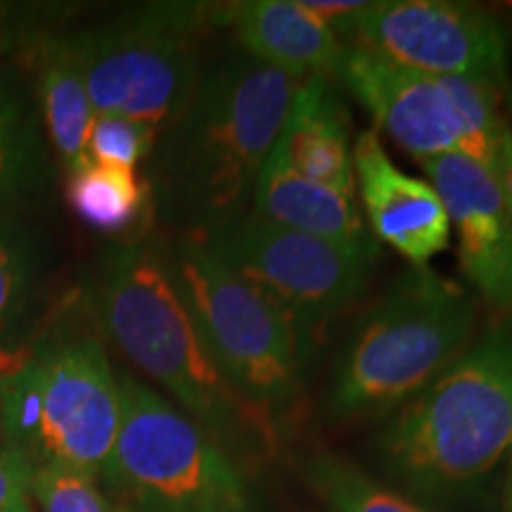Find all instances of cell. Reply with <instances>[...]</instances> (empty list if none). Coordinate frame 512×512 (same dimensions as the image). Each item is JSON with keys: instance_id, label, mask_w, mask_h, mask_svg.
Returning a JSON list of instances; mask_svg holds the SVG:
<instances>
[{"instance_id": "9a60e30c", "label": "cell", "mask_w": 512, "mask_h": 512, "mask_svg": "<svg viewBox=\"0 0 512 512\" xmlns=\"http://www.w3.org/2000/svg\"><path fill=\"white\" fill-rule=\"evenodd\" d=\"M273 152L297 174L356 195L349 114L330 79L299 83Z\"/></svg>"}, {"instance_id": "ba28073f", "label": "cell", "mask_w": 512, "mask_h": 512, "mask_svg": "<svg viewBox=\"0 0 512 512\" xmlns=\"http://www.w3.org/2000/svg\"><path fill=\"white\" fill-rule=\"evenodd\" d=\"M337 81L418 162L463 155L496 171L512 155V126L494 88L415 72L363 46L344 50Z\"/></svg>"}, {"instance_id": "8fae6325", "label": "cell", "mask_w": 512, "mask_h": 512, "mask_svg": "<svg viewBox=\"0 0 512 512\" xmlns=\"http://www.w3.org/2000/svg\"><path fill=\"white\" fill-rule=\"evenodd\" d=\"M41 392L27 458L62 463L100 477L121 422L119 380L95 335L67 337L36 356Z\"/></svg>"}, {"instance_id": "30bf717a", "label": "cell", "mask_w": 512, "mask_h": 512, "mask_svg": "<svg viewBox=\"0 0 512 512\" xmlns=\"http://www.w3.org/2000/svg\"><path fill=\"white\" fill-rule=\"evenodd\" d=\"M351 46L415 72L465 79L510 93L508 24L496 12L456 0H377Z\"/></svg>"}, {"instance_id": "52a82bcc", "label": "cell", "mask_w": 512, "mask_h": 512, "mask_svg": "<svg viewBox=\"0 0 512 512\" xmlns=\"http://www.w3.org/2000/svg\"><path fill=\"white\" fill-rule=\"evenodd\" d=\"M209 3H152L67 36L95 114H119L166 131L200 83L197 53Z\"/></svg>"}, {"instance_id": "3957f363", "label": "cell", "mask_w": 512, "mask_h": 512, "mask_svg": "<svg viewBox=\"0 0 512 512\" xmlns=\"http://www.w3.org/2000/svg\"><path fill=\"white\" fill-rule=\"evenodd\" d=\"M512 448V313H498L430 387L389 415L377 453L425 498L472 494Z\"/></svg>"}, {"instance_id": "9c48e42d", "label": "cell", "mask_w": 512, "mask_h": 512, "mask_svg": "<svg viewBox=\"0 0 512 512\" xmlns=\"http://www.w3.org/2000/svg\"><path fill=\"white\" fill-rule=\"evenodd\" d=\"M195 238L266 294L309 344L325 323L366 294L380 254L377 245H342L254 214Z\"/></svg>"}, {"instance_id": "5b68a950", "label": "cell", "mask_w": 512, "mask_h": 512, "mask_svg": "<svg viewBox=\"0 0 512 512\" xmlns=\"http://www.w3.org/2000/svg\"><path fill=\"white\" fill-rule=\"evenodd\" d=\"M121 422L100 484L117 512H247L240 467L136 377H121Z\"/></svg>"}, {"instance_id": "4fadbf2b", "label": "cell", "mask_w": 512, "mask_h": 512, "mask_svg": "<svg viewBox=\"0 0 512 512\" xmlns=\"http://www.w3.org/2000/svg\"><path fill=\"white\" fill-rule=\"evenodd\" d=\"M354 178L377 242L406 256L411 266H427L448 247L451 221L439 192L430 181L403 174L375 128L354 140Z\"/></svg>"}, {"instance_id": "d6986e66", "label": "cell", "mask_w": 512, "mask_h": 512, "mask_svg": "<svg viewBox=\"0 0 512 512\" xmlns=\"http://www.w3.org/2000/svg\"><path fill=\"white\" fill-rule=\"evenodd\" d=\"M150 188L136 171L88 164L69 176L67 200L76 219L100 233H126L143 216Z\"/></svg>"}, {"instance_id": "7a4b0ae2", "label": "cell", "mask_w": 512, "mask_h": 512, "mask_svg": "<svg viewBox=\"0 0 512 512\" xmlns=\"http://www.w3.org/2000/svg\"><path fill=\"white\" fill-rule=\"evenodd\" d=\"M100 320L136 368L164 387L230 458H271L275 418L235 392L183 302L169 261L145 242L107 259L98 290Z\"/></svg>"}, {"instance_id": "e0dca14e", "label": "cell", "mask_w": 512, "mask_h": 512, "mask_svg": "<svg viewBox=\"0 0 512 512\" xmlns=\"http://www.w3.org/2000/svg\"><path fill=\"white\" fill-rule=\"evenodd\" d=\"M36 53L43 126L72 176L93 164L88 157V131L95 119L91 95L67 36L46 38Z\"/></svg>"}, {"instance_id": "7402d4cb", "label": "cell", "mask_w": 512, "mask_h": 512, "mask_svg": "<svg viewBox=\"0 0 512 512\" xmlns=\"http://www.w3.org/2000/svg\"><path fill=\"white\" fill-rule=\"evenodd\" d=\"M159 133L136 119L119 114H95L88 131V157L93 164L136 171V166L155 150Z\"/></svg>"}, {"instance_id": "5bb4252c", "label": "cell", "mask_w": 512, "mask_h": 512, "mask_svg": "<svg viewBox=\"0 0 512 512\" xmlns=\"http://www.w3.org/2000/svg\"><path fill=\"white\" fill-rule=\"evenodd\" d=\"M211 24L230 29L240 53L304 81H335L347 43L304 0H238L211 5Z\"/></svg>"}, {"instance_id": "ffe728a7", "label": "cell", "mask_w": 512, "mask_h": 512, "mask_svg": "<svg viewBox=\"0 0 512 512\" xmlns=\"http://www.w3.org/2000/svg\"><path fill=\"white\" fill-rule=\"evenodd\" d=\"M311 489L328 512H427L344 460L323 456L306 467Z\"/></svg>"}, {"instance_id": "277c9868", "label": "cell", "mask_w": 512, "mask_h": 512, "mask_svg": "<svg viewBox=\"0 0 512 512\" xmlns=\"http://www.w3.org/2000/svg\"><path fill=\"white\" fill-rule=\"evenodd\" d=\"M477 332V306L465 287L430 266H411L339 356L330 413L344 420L392 415L460 358Z\"/></svg>"}, {"instance_id": "d4e9b609", "label": "cell", "mask_w": 512, "mask_h": 512, "mask_svg": "<svg viewBox=\"0 0 512 512\" xmlns=\"http://www.w3.org/2000/svg\"><path fill=\"white\" fill-rule=\"evenodd\" d=\"M306 8H309L318 19H323L328 27L339 36V41H344L351 46L356 38L358 24L366 17L370 10L368 0H304Z\"/></svg>"}, {"instance_id": "7c38bea8", "label": "cell", "mask_w": 512, "mask_h": 512, "mask_svg": "<svg viewBox=\"0 0 512 512\" xmlns=\"http://www.w3.org/2000/svg\"><path fill=\"white\" fill-rule=\"evenodd\" d=\"M458 238V264L486 304L512 313V204L482 166L463 155L420 162Z\"/></svg>"}, {"instance_id": "44dd1931", "label": "cell", "mask_w": 512, "mask_h": 512, "mask_svg": "<svg viewBox=\"0 0 512 512\" xmlns=\"http://www.w3.org/2000/svg\"><path fill=\"white\" fill-rule=\"evenodd\" d=\"M31 498L38 512H117L98 475L62 463L34 467Z\"/></svg>"}, {"instance_id": "cb8c5ba5", "label": "cell", "mask_w": 512, "mask_h": 512, "mask_svg": "<svg viewBox=\"0 0 512 512\" xmlns=\"http://www.w3.org/2000/svg\"><path fill=\"white\" fill-rule=\"evenodd\" d=\"M34 463L8 444H0V510L31 512Z\"/></svg>"}, {"instance_id": "603a6c76", "label": "cell", "mask_w": 512, "mask_h": 512, "mask_svg": "<svg viewBox=\"0 0 512 512\" xmlns=\"http://www.w3.org/2000/svg\"><path fill=\"white\" fill-rule=\"evenodd\" d=\"M34 273V240L8 216H0V330L22 311Z\"/></svg>"}, {"instance_id": "83f0119b", "label": "cell", "mask_w": 512, "mask_h": 512, "mask_svg": "<svg viewBox=\"0 0 512 512\" xmlns=\"http://www.w3.org/2000/svg\"><path fill=\"white\" fill-rule=\"evenodd\" d=\"M0 512H15V510H0Z\"/></svg>"}, {"instance_id": "8992f818", "label": "cell", "mask_w": 512, "mask_h": 512, "mask_svg": "<svg viewBox=\"0 0 512 512\" xmlns=\"http://www.w3.org/2000/svg\"><path fill=\"white\" fill-rule=\"evenodd\" d=\"M166 261L235 392L271 418L290 408L302 392L311 354L292 320L195 235L178 242Z\"/></svg>"}, {"instance_id": "ac0fdd59", "label": "cell", "mask_w": 512, "mask_h": 512, "mask_svg": "<svg viewBox=\"0 0 512 512\" xmlns=\"http://www.w3.org/2000/svg\"><path fill=\"white\" fill-rule=\"evenodd\" d=\"M41 138L38 112L10 69H0V216L38 181Z\"/></svg>"}, {"instance_id": "484cf974", "label": "cell", "mask_w": 512, "mask_h": 512, "mask_svg": "<svg viewBox=\"0 0 512 512\" xmlns=\"http://www.w3.org/2000/svg\"><path fill=\"white\" fill-rule=\"evenodd\" d=\"M512 451V448H510ZM505 510L512 512V453H510V463H508V475H505Z\"/></svg>"}, {"instance_id": "4316f807", "label": "cell", "mask_w": 512, "mask_h": 512, "mask_svg": "<svg viewBox=\"0 0 512 512\" xmlns=\"http://www.w3.org/2000/svg\"><path fill=\"white\" fill-rule=\"evenodd\" d=\"M508 102H510V110H512V91L508 93Z\"/></svg>"}, {"instance_id": "2e32d148", "label": "cell", "mask_w": 512, "mask_h": 512, "mask_svg": "<svg viewBox=\"0 0 512 512\" xmlns=\"http://www.w3.org/2000/svg\"><path fill=\"white\" fill-rule=\"evenodd\" d=\"M268 223L342 245H377L363 226L356 195L311 181L283 164L275 152L256 178L252 211Z\"/></svg>"}, {"instance_id": "6da1fadb", "label": "cell", "mask_w": 512, "mask_h": 512, "mask_svg": "<svg viewBox=\"0 0 512 512\" xmlns=\"http://www.w3.org/2000/svg\"><path fill=\"white\" fill-rule=\"evenodd\" d=\"M299 79L245 53L200 76L166 128L159 190L174 221L209 235L252 211L256 178L278 143Z\"/></svg>"}]
</instances>
